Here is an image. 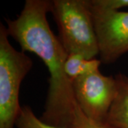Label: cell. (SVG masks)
<instances>
[{
    "mask_svg": "<svg viewBox=\"0 0 128 128\" xmlns=\"http://www.w3.org/2000/svg\"><path fill=\"white\" fill-rule=\"evenodd\" d=\"M50 8V0H26L16 18H5L6 28L22 51L38 56L48 68V88L40 119L54 126L70 128L76 102L72 82L64 69L68 53L47 20Z\"/></svg>",
    "mask_w": 128,
    "mask_h": 128,
    "instance_id": "obj_1",
    "label": "cell"
},
{
    "mask_svg": "<svg viewBox=\"0 0 128 128\" xmlns=\"http://www.w3.org/2000/svg\"><path fill=\"white\" fill-rule=\"evenodd\" d=\"M50 13L68 54H79L87 59L99 55L90 0H51Z\"/></svg>",
    "mask_w": 128,
    "mask_h": 128,
    "instance_id": "obj_2",
    "label": "cell"
},
{
    "mask_svg": "<svg viewBox=\"0 0 128 128\" xmlns=\"http://www.w3.org/2000/svg\"><path fill=\"white\" fill-rule=\"evenodd\" d=\"M6 26L0 24V128H14L21 109L22 82L33 67L32 58L15 49Z\"/></svg>",
    "mask_w": 128,
    "mask_h": 128,
    "instance_id": "obj_3",
    "label": "cell"
},
{
    "mask_svg": "<svg viewBox=\"0 0 128 128\" xmlns=\"http://www.w3.org/2000/svg\"><path fill=\"white\" fill-rule=\"evenodd\" d=\"M73 96L80 110L88 118L106 122L117 93L114 76H104L98 70L72 81Z\"/></svg>",
    "mask_w": 128,
    "mask_h": 128,
    "instance_id": "obj_4",
    "label": "cell"
},
{
    "mask_svg": "<svg viewBox=\"0 0 128 128\" xmlns=\"http://www.w3.org/2000/svg\"><path fill=\"white\" fill-rule=\"evenodd\" d=\"M91 8L102 63L112 64L128 52V12Z\"/></svg>",
    "mask_w": 128,
    "mask_h": 128,
    "instance_id": "obj_5",
    "label": "cell"
},
{
    "mask_svg": "<svg viewBox=\"0 0 128 128\" xmlns=\"http://www.w3.org/2000/svg\"><path fill=\"white\" fill-rule=\"evenodd\" d=\"M114 78L117 93L106 122L117 128H128V76L119 73Z\"/></svg>",
    "mask_w": 128,
    "mask_h": 128,
    "instance_id": "obj_6",
    "label": "cell"
},
{
    "mask_svg": "<svg viewBox=\"0 0 128 128\" xmlns=\"http://www.w3.org/2000/svg\"><path fill=\"white\" fill-rule=\"evenodd\" d=\"M101 63L97 58L87 59L79 54H69L64 65L65 73L72 82L78 77L100 70Z\"/></svg>",
    "mask_w": 128,
    "mask_h": 128,
    "instance_id": "obj_7",
    "label": "cell"
},
{
    "mask_svg": "<svg viewBox=\"0 0 128 128\" xmlns=\"http://www.w3.org/2000/svg\"><path fill=\"white\" fill-rule=\"evenodd\" d=\"M17 128H66L47 124L38 118L32 108L27 105H22L16 122Z\"/></svg>",
    "mask_w": 128,
    "mask_h": 128,
    "instance_id": "obj_8",
    "label": "cell"
},
{
    "mask_svg": "<svg viewBox=\"0 0 128 128\" xmlns=\"http://www.w3.org/2000/svg\"><path fill=\"white\" fill-rule=\"evenodd\" d=\"M70 128H117L107 122H98L91 120L83 114L77 104L75 106Z\"/></svg>",
    "mask_w": 128,
    "mask_h": 128,
    "instance_id": "obj_9",
    "label": "cell"
},
{
    "mask_svg": "<svg viewBox=\"0 0 128 128\" xmlns=\"http://www.w3.org/2000/svg\"><path fill=\"white\" fill-rule=\"evenodd\" d=\"M92 8L106 11H120L128 8V0H90Z\"/></svg>",
    "mask_w": 128,
    "mask_h": 128,
    "instance_id": "obj_10",
    "label": "cell"
}]
</instances>
